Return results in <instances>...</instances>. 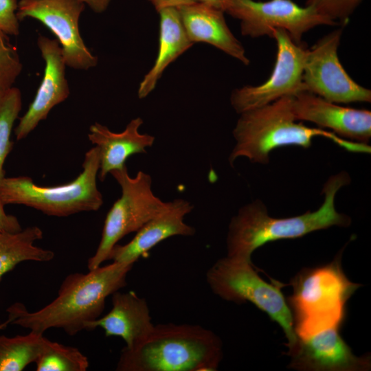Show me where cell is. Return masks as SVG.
Listing matches in <instances>:
<instances>
[{
    "instance_id": "obj_1",
    "label": "cell",
    "mask_w": 371,
    "mask_h": 371,
    "mask_svg": "<svg viewBox=\"0 0 371 371\" xmlns=\"http://www.w3.org/2000/svg\"><path fill=\"white\" fill-rule=\"evenodd\" d=\"M133 265L113 262L87 273H70L51 302L31 312L23 304L15 302L6 309L8 318L12 324L43 334L52 328L69 336L87 330L89 324L102 314L106 297L126 286Z\"/></svg>"
},
{
    "instance_id": "obj_2",
    "label": "cell",
    "mask_w": 371,
    "mask_h": 371,
    "mask_svg": "<svg viewBox=\"0 0 371 371\" xmlns=\"http://www.w3.org/2000/svg\"><path fill=\"white\" fill-rule=\"evenodd\" d=\"M350 181L346 172L330 177L323 187L322 205L316 211L296 216L273 218L260 200L242 207L229 225L227 256L251 262L252 253L267 243L300 238L332 226L350 225V218L338 212L335 205L337 193Z\"/></svg>"
},
{
    "instance_id": "obj_3",
    "label": "cell",
    "mask_w": 371,
    "mask_h": 371,
    "mask_svg": "<svg viewBox=\"0 0 371 371\" xmlns=\"http://www.w3.org/2000/svg\"><path fill=\"white\" fill-rule=\"evenodd\" d=\"M293 95L282 97L266 105L240 113L233 130L236 144L229 156L232 165L240 157L267 164L273 150L285 146L309 148L314 137L322 136L353 153H370L368 144L346 140L333 132L297 123L293 111Z\"/></svg>"
},
{
    "instance_id": "obj_4",
    "label": "cell",
    "mask_w": 371,
    "mask_h": 371,
    "mask_svg": "<svg viewBox=\"0 0 371 371\" xmlns=\"http://www.w3.org/2000/svg\"><path fill=\"white\" fill-rule=\"evenodd\" d=\"M223 357L222 342L212 331L199 325H155L137 347H124L117 371L216 370Z\"/></svg>"
},
{
    "instance_id": "obj_5",
    "label": "cell",
    "mask_w": 371,
    "mask_h": 371,
    "mask_svg": "<svg viewBox=\"0 0 371 371\" xmlns=\"http://www.w3.org/2000/svg\"><path fill=\"white\" fill-rule=\"evenodd\" d=\"M339 252L330 263L303 269L292 278L293 294L287 304L297 338L305 339L342 324L346 303L361 284L348 279Z\"/></svg>"
},
{
    "instance_id": "obj_6",
    "label": "cell",
    "mask_w": 371,
    "mask_h": 371,
    "mask_svg": "<svg viewBox=\"0 0 371 371\" xmlns=\"http://www.w3.org/2000/svg\"><path fill=\"white\" fill-rule=\"evenodd\" d=\"M99 169V149L95 146L85 153L82 172L70 183L45 187L34 183L29 177H5L0 184V197L4 205H24L49 216L97 211L103 204L96 181Z\"/></svg>"
},
{
    "instance_id": "obj_7",
    "label": "cell",
    "mask_w": 371,
    "mask_h": 371,
    "mask_svg": "<svg viewBox=\"0 0 371 371\" xmlns=\"http://www.w3.org/2000/svg\"><path fill=\"white\" fill-rule=\"evenodd\" d=\"M206 281L212 291L226 301L254 304L281 326L288 348L295 345L297 337L291 310L281 291L284 284L275 280L272 284L265 282L251 262L227 256L207 270Z\"/></svg>"
},
{
    "instance_id": "obj_8",
    "label": "cell",
    "mask_w": 371,
    "mask_h": 371,
    "mask_svg": "<svg viewBox=\"0 0 371 371\" xmlns=\"http://www.w3.org/2000/svg\"><path fill=\"white\" fill-rule=\"evenodd\" d=\"M110 174L122 188V195L108 212L101 239L95 254L89 258V270L95 269L108 260L113 247L127 234L137 232L170 205L155 196L152 190L150 175L139 170L130 177L126 166L112 170Z\"/></svg>"
},
{
    "instance_id": "obj_9",
    "label": "cell",
    "mask_w": 371,
    "mask_h": 371,
    "mask_svg": "<svg viewBox=\"0 0 371 371\" xmlns=\"http://www.w3.org/2000/svg\"><path fill=\"white\" fill-rule=\"evenodd\" d=\"M225 13L240 21L244 36H269L277 30L286 31L301 44L303 35L320 25H338L308 5L302 7L292 0H232Z\"/></svg>"
},
{
    "instance_id": "obj_10",
    "label": "cell",
    "mask_w": 371,
    "mask_h": 371,
    "mask_svg": "<svg viewBox=\"0 0 371 371\" xmlns=\"http://www.w3.org/2000/svg\"><path fill=\"white\" fill-rule=\"evenodd\" d=\"M341 27L319 38L307 49L302 83L308 91L336 104L370 102L371 91L357 83L339 61Z\"/></svg>"
},
{
    "instance_id": "obj_11",
    "label": "cell",
    "mask_w": 371,
    "mask_h": 371,
    "mask_svg": "<svg viewBox=\"0 0 371 371\" xmlns=\"http://www.w3.org/2000/svg\"><path fill=\"white\" fill-rule=\"evenodd\" d=\"M272 38L276 41L277 54L269 78L262 84L245 85L232 92L230 102L238 114L304 91L302 75L307 49L282 30H276Z\"/></svg>"
},
{
    "instance_id": "obj_12",
    "label": "cell",
    "mask_w": 371,
    "mask_h": 371,
    "mask_svg": "<svg viewBox=\"0 0 371 371\" xmlns=\"http://www.w3.org/2000/svg\"><path fill=\"white\" fill-rule=\"evenodd\" d=\"M85 3L79 0H19L16 16L41 22L56 36L66 65L75 69L95 67L98 58L88 49L79 32Z\"/></svg>"
},
{
    "instance_id": "obj_13",
    "label": "cell",
    "mask_w": 371,
    "mask_h": 371,
    "mask_svg": "<svg viewBox=\"0 0 371 371\" xmlns=\"http://www.w3.org/2000/svg\"><path fill=\"white\" fill-rule=\"evenodd\" d=\"M340 328L333 327L307 338H297L286 354L289 367L308 371H363L370 368L369 357H357L340 336Z\"/></svg>"
},
{
    "instance_id": "obj_14",
    "label": "cell",
    "mask_w": 371,
    "mask_h": 371,
    "mask_svg": "<svg viewBox=\"0 0 371 371\" xmlns=\"http://www.w3.org/2000/svg\"><path fill=\"white\" fill-rule=\"evenodd\" d=\"M293 111L296 120L329 128L340 137L366 144L371 137L369 110L342 106L308 91H301L293 95Z\"/></svg>"
},
{
    "instance_id": "obj_15",
    "label": "cell",
    "mask_w": 371,
    "mask_h": 371,
    "mask_svg": "<svg viewBox=\"0 0 371 371\" xmlns=\"http://www.w3.org/2000/svg\"><path fill=\"white\" fill-rule=\"evenodd\" d=\"M37 43L45 63L43 78L34 99L15 128L17 140L26 137L41 121L47 118L54 106L65 101L69 95L66 65L60 43L43 36L38 37Z\"/></svg>"
},
{
    "instance_id": "obj_16",
    "label": "cell",
    "mask_w": 371,
    "mask_h": 371,
    "mask_svg": "<svg viewBox=\"0 0 371 371\" xmlns=\"http://www.w3.org/2000/svg\"><path fill=\"white\" fill-rule=\"evenodd\" d=\"M193 205L183 199L170 201L161 213L150 219L128 243L115 245L109 260L113 262L134 264L161 241L175 236H192L196 229L184 222V217L193 210Z\"/></svg>"
},
{
    "instance_id": "obj_17",
    "label": "cell",
    "mask_w": 371,
    "mask_h": 371,
    "mask_svg": "<svg viewBox=\"0 0 371 371\" xmlns=\"http://www.w3.org/2000/svg\"><path fill=\"white\" fill-rule=\"evenodd\" d=\"M177 8L186 34L193 44L211 45L245 65L249 64L243 45L227 25L224 11L198 1Z\"/></svg>"
},
{
    "instance_id": "obj_18",
    "label": "cell",
    "mask_w": 371,
    "mask_h": 371,
    "mask_svg": "<svg viewBox=\"0 0 371 371\" xmlns=\"http://www.w3.org/2000/svg\"><path fill=\"white\" fill-rule=\"evenodd\" d=\"M111 303L110 311L91 322L87 330L100 327L106 337H121L126 348L137 347L147 338L155 326L146 299L133 291H117L111 295Z\"/></svg>"
},
{
    "instance_id": "obj_19",
    "label": "cell",
    "mask_w": 371,
    "mask_h": 371,
    "mask_svg": "<svg viewBox=\"0 0 371 371\" xmlns=\"http://www.w3.org/2000/svg\"><path fill=\"white\" fill-rule=\"evenodd\" d=\"M143 122L139 117L134 118L121 133L112 132L98 122L91 125L88 137L99 149L98 175L101 181L112 170L125 166L126 161L131 155L146 153V148L153 145L154 136L139 131Z\"/></svg>"
},
{
    "instance_id": "obj_20",
    "label": "cell",
    "mask_w": 371,
    "mask_h": 371,
    "mask_svg": "<svg viewBox=\"0 0 371 371\" xmlns=\"http://www.w3.org/2000/svg\"><path fill=\"white\" fill-rule=\"evenodd\" d=\"M159 16V47L153 67L141 81L137 95L147 97L155 88L165 69L194 44L188 38L177 7L157 11Z\"/></svg>"
},
{
    "instance_id": "obj_21",
    "label": "cell",
    "mask_w": 371,
    "mask_h": 371,
    "mask_svg": "<svg viewBox=\"0 0 371 371\" xmlns=\"http://www.w3.org/2000/svg\"><path fill=\"white\" fill-rule=\"evenodd\" d=\"M43 236V231L38 226L27 227L15 233H0V281L6 273L22 262H42L54 259V251L34 244Z\"/></svg>"
},
{
    "instance_id": "obj_22",
    "label": "cell",
    "mask_w": 371,
    "mask_h": 371,
    "mask_svg": "<svg viewBox=\"0 0 371 371\" xmlns=\"http://www.w3.org/2000/svg\"><path fill=\"white\" fill-rule=\"evenodd\" d=\"M47 339L33 330L14 337L0 335V371H21L35 363Z\"/></svg>"
},
{
    "instance_id": "obj_23",
    "label": "cell",
    "mask_w": 371,
    "mask_h": 371,
    "mask_svg": "<svg viewBox=\"0 0 371 371\" xmlns=\"http://www.w3.org/2000/svg\"><path fill=\"white\" fill-rule=\"evenodd\" d=\"M37 371H86L88 358L76 347L47 339L35 361Z\"/></svg>"
},
{
    "instance_id": "obj_24",
    "label": "cell",
    "mask_w": 371,
    "mask_h": 371,
    "mask_svg": "<svg viewBox=\"0 0 371 371\" xmlns=\"http://www.w3.org/2000/svg\"><path fill=\"white\" fill-rule=\"evenodd\" d=\"M21 105V94L18 88L12 87L0 94V184L5 178L3 164L12 148L10 135Z\"/></svg>"
},
{
    "instance_id": "obj_25",
    "label": "cell",
    "mask_w": 371,
    "mask_h": 371,
    "mask_svg": "<svg viewBox=\"0 0 371 371\" xmlns=\"http://www.w3.org/2000/svg\"><path fill=\"white\" fill-rule=\"evenodd\" d=\"M0 30V94L13 87L22 70L17 50Z\"/></svg>"
},
{
    "instance_id": "obj_26",
    "label": "cell",
    "mask_w": 371,
    "mask_h": 371,
    "mask_svg": "<svg viewBox=\"0 0 371 371\" xmlns=\"http://www.w3.org/2000/svg\"><path fill=\"white\" fill-rule=\"evenodd\" d=\"M362 0H307L305 5L311 6L319 14L345 25Z\"/></svg>"
},
{
    "instance_id": "obj_27",
    "label": "cell",
    "mask_w": 371,
    "mask_h": 371,
    "mask_svg": "<svg viewBox=\"0 0 371 371\" xmlns=\"http://www.w3.org/2000/svg\"><path fill=\"white\" fill-rule=\"evenodd\" d=\"M17 0H0V30L7 35L19 34V23L16 16Z\"/></svg>"
},
{
    "instance_id": "obj_28",
    "label": "cell",
    "mask_w": 371,
    "mask_h": 371,
    "mask_svg": "<svg viewBox=\"0 0 371 371\" xmlns=\"http://www.w3.org/2000/svg\"><path fill=\"white\" fill-rule=\"evenodd\" d=\"M4 205L0 197V233H15L21 231L22 227L18 218L8 214L4 210Z\"/></svg>"
},
{
    "instance_id": "obj_29",
    "label": "cell",
    "mask_w": 371,
    "mask_h": 371,
    "mask_svg": "<svg viewBox=\"0 0 371 371\" xmlns=\"http://www.w3.org/2000/svg\"><path fill=\"white\" fill-rule=\"evenodd\" d=\"M157 10L168 7H180L196 1L197 0H146Z\"/></svg>"
},
{
    "instance_id": "obj_30",
    "label": "cell",
    "mask_w": 371,
    "mask_h": 371,
    "mask_svg": "<svg viewBox=\"0 0 371 371\" xmlns=\"http://www.w3.org/2000/svg\"><path fill=\"white\" fill-rule=\"evenodd\" d=\"M87 4L93 12L102 13L109 7L111 0H79Z\"/></svg>"
},
{
    "instance_id": "obj_31",
    "label": "cell",
    "mask_w": 371,
    "mask_h": 371,
    "mask_svg": "<svg viewBox=\"0 0 371 371\" xmlns=\"http://www.w3.org/2000/svg\"><path fill=\"white\" fill-rule=\"evenodd\" d=\"M198 1L212 5L225 12L226 9L232 0H197Z\"/></svg>"
},
{
    "instance_id": "obj_32",
    "label": "cell",
    "mask_w": 371,
    "mask_h": 371,
    "mask_svg": "<svg viewBox=\"0 0 371 371\" xmlns=\"http://www.w3.org/2000/svg\"><path fill=\"white\" fill-rule=\"evenodd\" d=\"M10 324H11L10 319L7 318V319L5 322L0 324V331L5 329Z\"/></svg>"
}]
</instances>
